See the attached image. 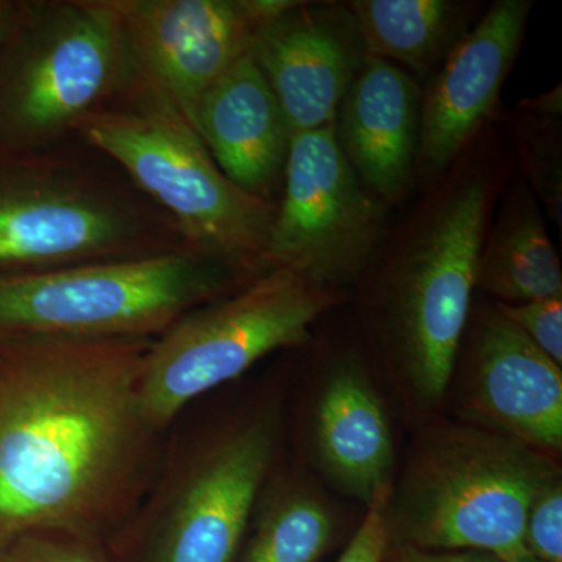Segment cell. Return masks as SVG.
I'll return each mask as SVG.
<instances>
[{
	"label": "cell",
	"mask_w": 562,
	"mask_h": 562,
	"mask_svg": "<svg viewBox=\"0 0 562 562\" xmlns=\"http://www.w3.org/2000/svg\"><path fill=\"white\" fill-rule=\"evenodd\" d=\"M149 338L0 339V549L35 531L83 536L127 490L149 422Z\"/></svg>",
	"instance_id": "cell-1"
},
{
	"label": "cell",
	"mask_w": 562,
	"mask_h": 562,
	"mask_svg": "<svg viewBox=\"0 0 562 562\" xmlns=\"http://www.w3.org/2000/svg\"><path fill=\"white\" fill-rule=\"evenodd\" d=\"M346 3L366 55L431 79L465 33L480 20L483 3L468 0H351Z\"/></svg>",
	"instance_id": "cell-19"
},
{
	"label": "cell",
	"mask_w": 562,
	"mask_h": 562,
	"mask_svg": "<svg viewBox=\"0 0 562 562\" xmlns=\"http://www.w3.org/2000/svg\"><path fill=\"white\" fill-rule=\"evenodd\" d=\"M335 522L308 492H290L268 506L241 562H317L330 546Z\"/></svg>",
	"instance_id": "cell-20"
},
{
	"label": "cell",
	"mask_w": 562,
	"mask_h": 562,
	"mask_svg": "<svg viewBox=\"0 0 562 562\" xmlns=\"http://www.w3.org/2000/svg\"><path fill=\"white\" fill-rule=\"evenodd\" d=\"M125 194L49 150L0 149V273L176 249Z\"/></svg>",
	"instance_id": "cell-8"
},
{
	"label": "cell",
	"mask_w": 562,
	"mask_h": 562,
	"mask_svg": "<svg viewBox=\"0 0 562 562\" xmlns=\"http://www.w3.org/2000/svg\"><path fill=\"white\" fill-rule=\"evenodd\" d=\"M531 10V0H495L422 87L416 184L449 171L494 121Z\"/></svg>",
	"instance_id": "cell-11"
},
{
	"label": "cell",
	"mask_w": 562,
	"mask_h": 562,
	"mask_svg": "<svg viewBox=\"0 0 562 562\" xmlns=\"http://www.w3.org/2000/svg\"><path fill=\"white\" fill-rule=\"evenodd\" d=\"M124 101L81 117L74 131L109 155L168 211L188 249L250 276L269 271V239L279 202L236 187L211 157L190 121L133 80Z\"/></svg>",
	"instance_id": "cell-3"
},
{
	"label": "cell",
	"mask_w": 562,
	"mask_h": 562,
	"mask_svg": "<svg viewBox=\"0 0 562 562\" xmlns=\"http://www.w3.org/2000/svg\"><path fill=\"white\" fill-rule=\"evenodd\" d=\"M335 303V291L284 268L269 269L231 297L181 316L144 357L139 402L150 427L199 395L232 382L272 351L297 346Z\"/></svg>",
	"instance_id": "cell-7"
},
{
	"label": "cell",
	"mask_w": 562,
	"mask_h": 562,
	"mask_svg": "<svg viewBox=\"0 0 562 562\" xmlns=\"http://www.w3.org/2000/svg\"><path fill=\"white\" fill-rule=\"evenodd\" d=\"M531 562H541V561L535 560V561H531Z\"/></svg>",
	"instance_id": "cell-29"
},
{
	"label": "cell",
	"mask_w": 562,
	"mask_h": 562,
	"mask_svg": "<svg viewBox=\"0 0 562 562\" xmlns=\"http://www.w3.org/2000/svg\"><path fill=\"white\" fill-rule=\"evenodd\" d=\"M135 79L190 124L211 85L294 0H111Z\"/></svg>",
	"instance_id": "cell-10"
},
{
	"label": "cell",
	"mask_w": 562,
	"mask_h": 562,
	"mask_svg": "<svg viewBox=\"0 0 562 562\" xmlns=\"http://www.w3.org/2000/svg\"><path fill=\"white\" fill-rule=\"evenodd\" d=\"M476 266V290L517 305L562 295L560 257L543 210L519 173L503 188Z\"/></svg>",
	"instance_id": "cell-18"
},
{
	"label": "cell",
	"mask_w": 562,
	"mask_h": 562,
	"mask_svg": "<svg viewBox=\"0 0 562 562\" xmlns=\"http://www.w3.org/2000/svg\"><path fill=\"white\" fill-rule=\"evenodd\" d=\"M251 55L291 135L335 122L366 50L344 2H292L258 33Z\"/></svg>",
	"instance_id": "cell-13"
},
{
	"label": "cell",
	"mask_w": 562,
	"mask_h": 562,
	"mask_svg": "<svg viewBox=\"0 0 562 562\" xmlns=\"http://www.w3.org/2000/svg\"><path fill=\"white\" fill-rule=\"evenodd\" d=\"M384 562H503L492 554L482 552H436L419 549L409 543H398L394 550L387 549Z\"/></svg>",
	"instance_id": "cell-26"
},
{
	"label": "cell",
	"mask_w": 562,
	"mask_h": 562,
	"mask_svg": "<svg viewBox=\"0 0 562 562\" xmlns=\"http://www.w3.org/2000/svg\"><path fill=\"white\" fill-rule=\"evenodd\" d=\"M503 314L539 350L552 358L558 366L562 362V295L542 301L505 305L495 303Z\"/></svg>",
	"instance_id": "cell-23"
},
{
	"label": "cell",
	"mask_w": 562,
	"mask_h": 562,
	"mask_svg": "<svg viewBox=\"0 0 562 562\" xmlns=\"http://www.w3.org/2000/svg\"><path fill=\"white\" fill-rule=\"evenodd\" d=\"M273 443L271 424L254 420L199 454L169 503L151 562H235Z\"/></svg>",
	"instance_id": "cell-12"
},
{
	"label": "cell",
	"mask_w": 562,
	"mask_h": 562,
	"mask_svg": "<svg viewBox=\"0 0 562 562\" xmlns=\"http://www.w3.org/2000/svg\"><path fill=\"white\" fill-rule=\"evenodd\" d=\"M422 85L392 63L366 57L336 111V140L373 198L402 205L416 184Z\"/></svg>",
	"instance_id": "cell-15"
},
{
	"label": "cell",
	"mask_w": 562,
	"mask_h": 562,
	"mask_svg": "<svg viewBox=\"0 0 562 562\" xmlns=\"http://www.w3.org/2000/svg\"><path fill=\"white\" fill-rule=\"evenodd\" d=\"M517 110L527 111V113L538 114V116L562 117V92L561 85L553 90L542 92L536 98L522 99L516 105Z\"/></svg>",
	"instance_id": "cell-27"
},
{
	"label": "cell",
	"mask_w": 562,
	"mask_h": 562,
	"mask_svg": "<svg viewBox=\"0 0 562 562\" xmlns=\"http://www.w3.org/2000/svg\"><path fill=\"white\" fill-rule=\"evenodd\" d=\"M266 262L335 291L361 279L382 246L387 206L346 160L335 127L295 133Z\"/></svg>",
	"instance_id": "cell-9"
},
{
	"label": "cell",
	"mask_w": 562,
	"mask_h": 562,
	"mask_svg": "<svg viewBox=\"0 0 562 562\" xmlns=\"http://www.w3.org/2000/svg\"><path fill=\"white\" fill-rule=\"evenodd\" d=\"M133 79L111 0H18L0 46V149L49 150Z\"/></svg>",
	"instance_id": "cell-5"
},
{
	"label": "cell",
	"mask_w": 562,
	"mask_h": 562,
	"mask_svg": "<svg viewBox=\"0 0 562 562\" xmlns=\"http://www.w3.org/2000/svg\"><path fill=\"white\" fill-rule=\"evenodd\" d=\"M238 276L250 273L188 247L0 273V339L149 338L224 294Z\"/></svg>",
	"instance_id": "cell-4"
},
{
	"label": "cell",
	"mask_w": 562,
	"mask_h": 562,
	"mask_svg": "<svg viewBox=\"0 0 562 562\" xmlns=\"http://www.w3.org/2000/svg\"><path fill=\"white\" fill-rule=\"evenodd\" d=\"M558 472L543 453L492 430L450 427L428 436L406 473L395 522L402 543L531 562L525 520Z\"/></svg>",
	"instance_id": "cell-6"
},
{
	"label": "cell",
	"mask_w": 562,
	"mask_h": 562,
	"mask_svg": "<svg viewBox=\"0 0 562 562\" xmlns=\"http://www.w3.org/2000/svg\"><path fill=\"white\" fill-rule=\"evenodd\" d=\"M514 155L494 121L387 231L361 279L373 324L417 397H442L472 313L476 266ZM360 279V280H361Z\"/></svg>",
	"instance_id": "cell-2"
},
{
	"label": "cell",
	"mask_w": 562,
	"mask_h": 562,
	"mask_svg": "<svg viewBox=\"0 0 562 562\" xmlns=\"http://www.w3.org/2000/svg\"><path fill=\"white\" fill-rule=\"evenodd\" d=\"M192 127L236 187L277 202L292 135L251 52L211 85Z\"/></svg>",
	"instance_id": "cell-16"
},
{
	"label": "cell",
	"mask_w": 562,
	"mask_h": 562,
	"mask_svg": "<svg viewBox=\"0 0 562 562\" xmlns=\"http://www.w3.org/2000/svg\"><path fill=\"white\" fill-rule=\"evenodd\" d=\"M462 341L469 344L471 401L492 431L538 452L562 447V372L506 319L497 306L469 317Z\"/></svg>",
	"instance_id": "cell-14"
},
{
	"label": "cell",
	"mask_w": 562,
	"mask_h": 562,
	"mask_svg": "<svg viewBox=\"0 0 562 562\" xmlns=\"http://www.w3.org/2000/svg\"><path fill=\"white\" fill-rule=\"evenodd\" d=\"M525 546L535 560L562 562V484L558 475L532 498L525 520Z\"/></svg>",
	"instance_id": "cell-22"
},
{
	"label": "cell",
	"mask_w": 562,
	"mask_h": 562,
	"mask_svg": "<svg viewBox=\"0 0 562 562\" xmlns=\"http://www.w3.org/2000/svg\"><path fill=\"white\" fill-rule=\"evenodd\" d=\"M16 9L18 0H0V46L9 35Z\"/></svg>",
	"instance_id": "cell-28"
},
{
	"label": "cell",
	"mask_w": 562,
	"mask_h": 562,
	"mask_svg": "<svg viewBox=\"0 0 562 562\" xmlns=\"http://www.w3.org/2000/svg\"><path fill=\"white\" fill-rule=\"evenodd\" d=\"M0 562H103L80 536L35 531L18 536L0 549Z\"/></svg>",
	"instance_id": "cell-24"
},
{
	"label": "cell",
	"mask_w": 562,
	"mask_h": 562,
	"mask_svg": "<svg viewBox=\"0 0 562 562\" xmlns=\"http://www.w3.org/2000/svg\"><path fill=\"white\" fill-rule=\"evenodd\" d=\"M322 464L344 491L371 505L390 490L394 443L390 422L368 375L355 362L338 366L316 409Z\"/></svg>",
	"instance_id": "cell-17"
},
{
	"label": "cell",
	"mask_w": 562,
	"mask_h": 562,
	"mask_svg": "<svg viewBox=\"0 0 562 562\" xmlns=\"http://www.w3.org/2000/svg\"><path fill=\"white\" fill-rule=\"evenodd\" d=\"M390 494L391 491H384L368 506L364 520L336 562H384L391 546Z\"/></svg>",
	"instance_id": "cell-25"
},
{
	"label": "cell",
	"mask_w": 562,
	"mask_h": 562,
	"mask_svg": "<svg viewBox=\"0 0 562 562\" xmlns=\"http://www.w3.org/2000/svg\"><path fill=\"white\" fill-rule=\"evenodd\" d=\"M508 131L520 177L561 231L562 121L514 109Z\"/></svg>",
	"instance_id": "cell-21"
}]
</instances>
